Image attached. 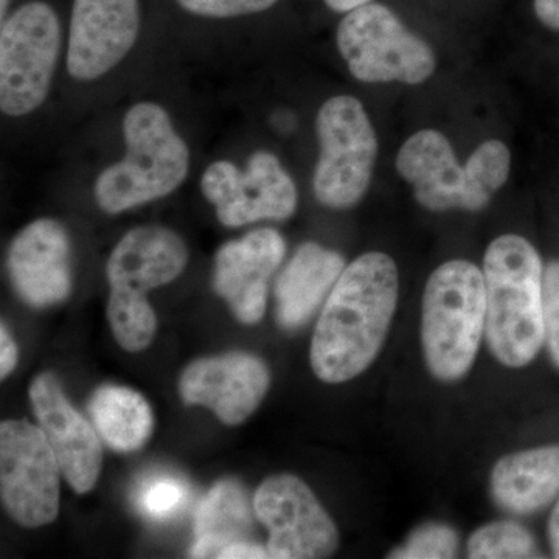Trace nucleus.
I'll use <instances>...</instances> for the list:
<instances>
[{
  "instance_id": "1",
  "label": "nucleus",
  "mask_w": 559,
  "mask_h": 559,
  "mask_svg": "<svg viewBox=\"0 0 559 559\" xmlns=\"http://www.w3.org/2000/svg\"><path fill=\"white\" fill-rule=\"evenodd\" d=\"M400 296V275L388 253L367 252L345 266L312 334V371L326 384L355 380L378 358Z\"/></svg>"
},
{
  "instance_id": "2",
  "label": "nucleus",
  "mask_w": 559,
  "mask_h": 559,
  "mask_svg": "<svg viewBox=\"0 0 559 559\" xmlns=\"http://www.w3.org/2000/svg\"><path fill=\"white\" fill-rule=\"evenodd\" d=\"M487 289L485 337L489 352L509 369H524L544 348V263L535 246L507 234L488 246L484 259Z\"/></svg>"
},
{
  "instance_id": "3",
  "label": "nucleus",
  "mask_w": 559,
  "mask_h": 559,
  "mask_svg": "<svg viewBox=\"0 0 559 559\" xmlns=\"http://www.w3.org/2000/svg\"><path fill=\"white\" fill-rule=\"evenodd\" d=\"M127 154L94 183L98 207L108 215L167 198L190 171V150L170 114L154 102H139L123 117Z\"/></svg>"
},
{
  "instance_id": "4",
  "label": "nucleus",
  "mask_w": 559,
  "mask_h": 559,
  "mask_svg": "<svg viewBox=\"0 0 559 559\" xmlns=\"http://www.w3.org/2000/svg\"><path fill=\"white\" fill-rule=\"evenodd\" d=\"M487 322L484 271L451 260L430 274L421 304L426 366L441 382L463 380L476 362Z\"/></svg>"
},
{
  "instance_id": "5",
  "label": "nucleus",
  "mask_w": 559,
  "mask_h": 559,
  "mask_svg": "<svg viewBox=\"0 0 559 559\" xmlns=\"http://www.w3.org/2000/svg\"><path fill=\"white\" fill-rule=\"evenodd\" d=\"M319 159L312 176L316 200L325 207L358 205L369 190L378 157V138L358 98L337 95L316 117Z\"/></svg>"
},
{
  "instance_id": "6",
  "label": "nucleus",
  "mask_w": 559,
  "mask_h": 559,
  "mask_svg": "<svg viewBox=\"0 0 559 559\" xmlns=\"http://www.w3.org/2000/svg\"><path fill=\"white\" fill-rule=\"evenodd\" d=\"M62 44L60 17L43 0L22 3L0 28V110L24 117L46 102Z\"/></svg>"
},
{
  "instance_id": "7",
  "label": "nucleus",
  "mask_w": 559,
  "mask_h": 559,
  "mask_svg": "<svg viewBox=\"0 0 559 559\" xmlns=\"http://www.w3.org/2000/svg\"><path fill=\"white\" fill-rule=\"evenodd\" d=\"M336 43L349 73L362 83L415 86L436 72L433 50L381 3L370 2L345 14Z\"/></svg>"
},
{
  "instance_id": "8",
  "label": "nucleus",
  "mask_w": 559,
  "mask_h": 559,
  "mask_svg": "<svg viewBox=\"0 0 559 559\" xmlns=\"http://www.w3.org/2000/svg\"><path fill=\"white\" fill-rule=\"evenodd\" d=\"M60 462L39 426L25 419L0 425V498L11 520L38 528L60 511Z\"/></svg>"
},
{
  "instance_id": "9",
  "label": "nucleus",
  "mask_w": 559,
  "mask_h": 559,
  "mask_svg": "<svg viewBox=\"0 0 559 559\" xmlns=\"http://www.w3.org/2000/svg\"><path fill=\"white\" fill-rule=\"evenodd\" d=\"M201 191L226 227L289 219L299 202L296 182L271 151L253 153L245 171L230 160L213 162L202 175Z\"/></svg>"
},
{
  "instance_id": "10",
  "label": "nucleus",
  "mask_w": 559,
  "mask_h": 559,
  "mask_svg": "<svg viewBox=\"0 0 559 559\" xmlns=\"http://www.w3.org/2000/svg\"><path fill=\"white\" fill-rule=\"evenodd\" d=\"M253 511L270 532L271 558H329L340 547L337 525L312 489L293 474L267 477L257 489Z\"/></svg>"
},
{
  "instance_id": "11",
  "label": "nucleus",
  "mask_w": 559,
  "mask_h": 559,
  "mask_svg": "<svg viewBox=\"0 0 559 559\" xmlns=\"http://www.w3.org/2000/svg\"><path fill=\"white\" fill-rule=\"evenodd\" d=\"M140 0H73L66 64L72 79L95 81L117 68L138 43Z\"/></svg>"
},
{
  "instance_id": "12",
  "label": "nucleus",
  "mask_w": 559,
  "mask_h": 559,
  "mask_svg": "<svg viewBox=\"0 0 559 559\" xmlns=\"http://www.w3.org/2000/svg\"><path fill=\"white\" fill-rule=\"evenodd\" d=\"M271 371L259 356L226 353L191 362L179 380L189 406H204L227 426L245 423L266 396Z\"/></svg>"
},
{
  "instance_id": "13",
  "label": "nucleus",
  "mask_w": 559,
  "mask_h": 559,
  "mask_svg": "<svg viewBox=\"0 0 559 559\" xmlns=\"http://www.w3.org/2000/svg\"><path fill=\"white\" fill-rule=\"evenodd\" d=\"M28 396L38 426L60 462L62 476L79 495H86L102 473L103 450L97 430L69 403L51 373L38 374Z\"/></svg>"
},
{
  "instance_id": "14",
  "label": "nucleus",
  "mask_w": 559,
  "mask_h": 559,
  "mask_svg": "<svg viewBox=\"0 0 559 559\" xmlns=\"http://www.w3.org/2000/svg\"><path fill=\"white\" fill-rule=\"evenodd\" d=\"M11 285L25 304L47 308L61 304L72 290V248L66 227L40 218L11 241L7 255Z\"/></svg>"
},
{
  "instance_id": "15",
  "label": "nucleus",
  "mask_w": 559,
  "mask_h": 559,
  "mask_svg": "<svg viewBox=\"0 0 559 559\" xmlns=\"http://www.w3.org/2000/svg\"><path fill=\"white\" fill-rule=\"evenodd\" d=\"M285 253V238L274 229L249 231L216 252L213 288L241 323L255 325L263 319L267 283Z\"/></svg>"
},
{
  "instance_id": "16",
  "label": "nucleus",
  "mask_w": 559,
  "mask_h": 559,
  "mask_svg": "<svg viewBox=\"0 0 559 559\" xmlns=\"http://www.w3.org/2000/svg\"><path fill=\"white\" fill-rule=\"evenodd\" d=\"M396 171L414 187L415 200L429 212L485 209L459 164L450 140L436 130H421L403 143Z\"/></svg>"
},
{
  "instance_id": "17",
  "label": "nucleus",
  "mask_w": 559,
  "mask_h": 559,
  "mask_svg": "<svg viewBox=\"0 0 559 559\" xmlns=\"http://www.w3.org/2000/svg\"><path fill=\"white\" fill-rule=\"evenodd\" d=\"M189 263V248L175 230L142 226L128 231L110 252L106 277L110 288L146 294L179 277Z\"/></svg>"
},
{
  "instance_id": "18",
  "label": "nucleus",
  "mask_w": 559,
  "mask_h": 559,
  "mask_svg": "<svg viewBox=\"0 0 559 559\" xmlns=\"http://www.w3.org/2000/svg\"><path fill=\"white\" fill-rule=\"evenodd\" d=\"M491 496L500 509L530 516L559 496V443L539 444L498 460L491 473Z\"/></svg>"
},
{
  "instance_id": "19",
  "label": "nucleus",
  "mask_w": 559,
  "mask_h": 559,
  "mask_svg": "<svg viewBox=\"0 0 559 559\" xmlns=\"http://www.w3.org/2000/svg\"><path fill=\"white\" fill-rule=\"evenodd\" d=\"M345 260L336 250L318 242H305L275 283L277 322L283 330H299L330 296Z\"/></svg>"
},
{
  "instance_id": "20",
  "label": "nucleus",
  "mask_w": 559,
  "mask_h": 559,
  "mask_svg": "<svg viewBox=\"0 0 559 559\" xmlns=\"http://www.w3.org/2000/svg\"><path fill=\"white\" fill-rule=\"evenodd\" d=\"M252 516L248 492L240 481L221 480L201 500L194 513L191 558H218L235 543L249 540Z\"/></svg>"
},
{
  "instance_id": "21",
  "label": "nucleus",
  "mask_w": 559,
  "mask_h": 559,
  "mask_svg": "<svg viewBox=\"0 0 559 559\" xmlns=\"http://www.w3.org/2000/svg\"><path fill=\"white\" fill-rule=\"evenodd\" d=\"M94 428L110 450L139 451L154 430V414L148 401L123 385H103L90 401Z\"/></svg>"
},
{
  "instance_id": "22",
  "label": "nucleus",
  "mask_w": 559,
  "mask_h": 559,
  "mask_svg": "<svg viewBox=\"0 0 559 559\" xmlns=\"http://www.w3.org/2000/svg\"><path fill=\"white\" fill-rule=\"evenodd\" d=\"M108 320L114 337L130 353L142 352L156 336V312L146 294L124 288H110Z\"/></svg>"
},
{
  "instance_id": "23",
  "label": "nucleus",
  "mask_w": 559,
  "mask_h": 559,
  "mask_svg": "<svg viewBox=\"0 0 559 559\" xmlns=\"http://www.w3.org/2000/svg\"><path fill=\"white\" fill-rule=\"evenodd\" d=\"M473 559L544 558L538 540L516 521H498L477 528L468 540Z\"/></svg>"
},
{
  "instance_id": "24",
  "label": "nucleus",
  "mask_w": 559,
  "mask_h": 559,
  "mask_svg": "<svg viewBox=\"0 0 559 559\" xmlns=\"http://www.w3.org/2000/svg\"><path fill=\"white\" fill-rule=\"evenodd\" d=\"M471 187L487 207L492 194L506 186L511 168L509 146L500 140H487L471 154L465 165Z\"/></svg>"
},
{
  "instance_id": "25",
  "label": "nucleus",
  "mask_w": 559,
  "mask_h": 559,
  "mask_svg": "<svg viewBox=\"0 0 559 559\" xmlns=\"http://www.w3.org/2000/svg\"><path fill=\"white\" fill-rule=\"evenodd\" d=\"M189 489L179 477L157 474L143 480L135 495V506L143 516L167 521L186 506Z\"/></svg>"
},
{
  "instance_id": "26",
  "label": "nucleus",
  "mask_w": 559,
  "mask_h": 559,
  "mask_svg": "<svg viewBox=\"0 0 559 559\" xmlns=\"http://www.w3.org/2000/svg\"><path fill=\"white\" fill-rule=\"evenodd\" d=\"M459 535L440 522H428L411 533L403 546L396 547L393 559H450L457 557Z\"/></svg>"
},
{
  "instance_id": "27",
  "label": "nucleus",
  "mask_w": 559,
  "mask_h": 559,
  "mask_svg": "<svg viewBox=\"0 0 559 559\" xmlns=\"http://www.w3.org/2000/svg\"><path fill=\"white\" fill-rule=\"evenodd\" d=\"M544 348L559 373V260L544 264Z\"/></svg>"
},
{
  "instance_id": "28",
  "label": "nucleus",
  "mask_w": 559,
  "mask_h": 559,
  "mask_svg": "<svg viewBox=\"0 0 559 559\" xmlns=\"http://www.w3.org/2000/svg\"><path fill=\"white\" fill-rule=\"evenodd\" d=\"M180 9L207 20H234L272 9L278 0H176Z\"/></svg>"
},
{
  "instance_id": "29",
  "label": "nucleus",
  "mask_w": 559,
  "mask_h": 559,
  "mask_svg": "<svg viewBox=\"0 0 559 559\" xmlns=\"http://www.w3.org/2000/svg\"><path fill=\"white\" fill-rule=\"evenodd\" d=\"M17 358H20V355H17L16 342L2 323V329H0V377H2V380H5L14 370Z\"/></svg>"
},
{
  "instance_id": "30",
  "label": "nucleus",
  "mask_w": 559,
  "mask_h": 559,
  "mask_svg": "<svg viewBox=\"0 0 559 559\" xmlns=\"http://www.w3.org/2000/svg\"><path fill=\"white\" fill-rule=\"evenodd\" d=\"M219 559L271 558L270 551L250 540L231 544L218 555Z\"/></svg>"
},
{
  "instance_id": "31",
  "label": "nucleus",
  "mask_w": 559,
  "mask_h": 559,
  "mask_svg": "<svg viewBox=\"0 0 559 559\" xmlns=\"http://www.w3.org/2000/svg\"><path fill=\"white\" fill-rule=\"evenodd\" d=\"M536 17L551 31L559 32V0H535Z\"/></svg>"
},
{
  "instance_id": "32",
  "label": "nucleus",
  "mask_w": 559,
  "mask_h": 559,
  "mask_svg": "<svg viewBox=\"0 0 559 559\" xmlns=\"http://www.w3.org/2000/svg\"><path fill=\"white\" fill-rule=\"evenodd\" d=\"M547 543L551 557L559 559V496L551 503L549 521H547Z\"/></svg>"
},
{
  "instance_id": "33",
  "label": "nucleus",
  "mask_w": 559,
  "mask_h": 559,
  "mask_svg": "<svg viewBox=\"0 0 559 559\" xmlns=\"http://www.w3.org/2000/svg\"><path fill=\"white\" fill-rule=\"evenodd\" d=\"M371 0H325L326 7L336 13H349V11L367 5Z\"/></svg>"
},
{
  "instance_id": "34",
  "label": "nucleus",
  "mask_w": 559,
  "mask_h": 559,
  "mask_svg": "<svg viewBox=\"0 0 559 559\" xmlns=\"http://www.w3.org/2000/svg\"><path fill=\"white\" fill-rule=\"evenodd\" d=\"M10 2L11 0H0V16H2V21L9 16L7 13H9Z\"/></svg>"
}]
</instances>
